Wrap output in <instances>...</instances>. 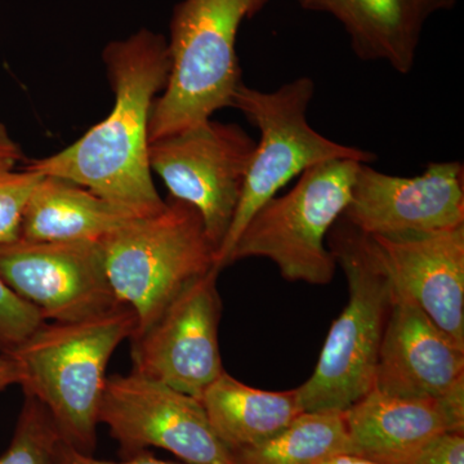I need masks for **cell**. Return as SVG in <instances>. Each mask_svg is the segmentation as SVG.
Returning <instances> with one entry per match:
<instances>
[{"label":"cell","instance_id":"cell-1","mask_svg":"<svg viewBox=\"0 0 464 464\" xmlns=\"http://www.w3.org/2000/svg\"><path fill=\"white\" fill-rule=\"evenodd\" d=\"M103 61L115 96L108 118L69 148L26 168L74 182L134 217L154 215L166 201L152 181L149 121L169 76V47L163 35L141 30L110 43Z\"/></svg>","mask_w":464,"mask_h":464},{"label":"cell","instance_id":"cell-2","mask_svg":"<svg viewBox=\"0 0 464 464\" xmlns=\"http://www.w3.org/2000/svg\"><path fill=\"white\" fill-rule=\"evenodd\" d=\"M137 317L127 304L100 315L43 323L7 353L26 396L50 413L70 447L92 456L97 444L106 368L116 347L132 338Z\"/></svg>","mask_w":464,"mask_h":464},{"label":"cell","instance_id":"cell-3","mask_svg":"<svg viewBox=\"0 0 464 464\" xmlns=\"http://www.w3.org/2000/svg\"><path fill=\"white\" fill-rule=\"evenodd\" d=\"M329 249L348 283L347 306L332 324L313 375L297 391L304 413H343L374 389L392 280L371 235L341 217Z\"/></svg>","mask_w":464,"mask_h":464},{"label":"cell","instance_id":"cell-4","mask_svg":"<svg viewBox=\"0 0 464 464\" xmlns=\"http://www.w3.org/2000/svg\"><path fill=\"white\" fill-rule=\"evenodd\" d=\"M270 0H182L170 23V72L149 121L150 143L228 108L241 82L237 36Z\"/></svg>","mask_w":464,"mask_h":464},{"label":"cell","instance_id":"cell-5","mask_svg":"<svg viewBox=\"0 0 464 464\" xmlns=\"http://www.w3.org/2000/svg\"><path fill=\"white\" fill-rule=\"evenodd\" d=\"M100 243L116 299L136 314L132 338L188 284L217 267L199 212L172 197L159 212L132 219Z\"/></svg>","mask_w":464,"mask_h":464},{"label":"cell","instance_id":"cell-6","mask_svg":"<svg viewBox=\"0 0 464 464\" xmlns=\"http://www.w3.org/2000/svg\"><path fill=\"white\" fill-rule=\"evenodd\" d=\"M315 96V82L308 76L264 92L241 83L230 108L240 110L258 128L259 141L244 183L237 213L224 243L216 253V266L226 267L232 246L244 227L280 188L311 167L338 159L373 163L377 155L332 141L308 123L307 111Z\"/></svg>","mask_w":464,"mask_h":464},{"label":"cell","instance_id":"cell-7","mask_svg":"<svg viewBox=\"0 0 464 464\" xmlns=\"http://www.w3.org/2000/svg\"><path fill=\"white\" fill-rule=\"evenodd\" d=\"M360 164L338 159L302 173L288 194L259 208L232 246L226 266L262 257L273 261L288 282L331 283L337 261L325 239L350 203Z\"/></svg>","mask_w":464,"mask_h":464},{"label":"cell","instance_id":"cell-8","mask_svg":"<svg viewBox=\"0 0 464 464\" xmlns=\"http://www.w3.org/2000/svg\"><path fill=\"white\" fill-rule=\"evenodd\" d=\"M255 149L239 125L212 119L150 143L151 170L170 197L199 212L216 253L239 206Z\"/></svg>","mask_w":464,"mask_h":464},{"label":"cell","instance_id":"cell-9","mask_svg":"<svg viewBox=\"0 0 464 464\" xmlns=\"http://www.w3.org/2000/svg\"><path fill=\"white\" fill-rule=\"evenodd\" d=\"M99 420L130 457L155 447L188 464H235L199 400L136 372L106 378Z\"/></svg>","mask_w":464,"mask_h":464},{"label":"cell","instance_id":"cell-10","mask_svg":"<svg viewBox=\"0 0 464 464\" xmlns=\"http://www.w3.org/2000/svg\"><path fill=\"white\" fill-rule=\"evenodd\" d=\"M0 277L43 319L78 322L121 306L99 241L17 239L0 246Z\"/></svg>","mask_w":464,"mask_h":464},{"label":"cell","instance_id":"cell-11","mask_svg":"<svg viewBox=\"0 0 464 464\" xmlns=\"http://www.w3.org/2000/svg\"><path fill=\"white\" fill-rule=\"evenodd\" d=\"M219 271L213 267L188 284L157 322L132 338L133 372L198 400L224 373Z\"/></svg>","mask_w":464,"mask_h":464},{"label":"cell","instance_id":"cell-12","mask_svg":"<svg viewBox=\"0 0 464 464\" xmlns=\"http://www.w3.org/2000/svg\"><path fill=\"white\" fill-rule=\"evenodd\" d=\"M366 235L424 234L464 226V168L430 163L420 176L399 177L360 164L342 215Z\"/></svg>","mask_w":464,"mask_h":464},{"label":"cell","instance_id":"cell-13","mask_svg":"<svg viewBox=\"0 0 464 464\" xmlns=\"http://www.w3.org/2000/svg\"><path fill=\"white\" fill-rule=\"evenodd\" d=\"M371 237L393 286L464 350V226L424 234Z\"/></svg>","mask_w":464,"mask_h":464},{"label":"cell","instance_id":"cell-14","mask_svg":"<svg viewBox=\"0 0 464 464\" xmlns=\"http://www.w3.org/2000/svg\"><path fill=\"white\" fill-rule=\"evenodd\" d=\"M374 389L408 399H442L464 390V350L396 288Z\"/></svg>","mask_w":464,"mask_h":464},{"label":"cell","instance_id":"cell-15","mask_svg":"<svg viewBox=\"0 0 464 464\" xmlns=\"http://www.w3.org/2000/svg\"><path fill=\"white\" fill-rule=\"evenodd\" d=\"M353 454L400 464L430 440L464 432V390L442 399H408L375 389L343 411Z\"/></svg>","mask_w":464,"mask_h":464},{"label":"cell","instance_id":"cell-16","mask_svg":"<svg viewBox=\"0 0 464 464\" xmlns=\"http://www.w3.org/2000/svg\"><path fill=\"white\" fill-rule=\"evenodd\" d=\"M307 11L337 18L360 60L383 61L399 74L413 69L427 21L457 0H298Z\"/></svg>","mask_w":464,"mask_h":464},{"label":"cell","instance_id":"cell-17","mask_svg":"<svg viewBox=\"0 0 464 464\" xmlns=\"http://www.w3.org/2000/svg\"><path fill=\"white\" fill-rule=\"evenodd\" d=\"M134 217L93 192L60 177L44 176L21 222L32 241H102Z\"/></svg>","mask_w":464,"mask_h":464},{"label":"cell","instance_id":"cell-18","mask_svg":"<svg viewBox=\"0 0 464 464\" xmlns=\"http://www.w3.org/2000/svg\"><path fill=\"white\" fill-rule=\"evenodd\" d=\"M199 401L210 426L231 453L273 438L304 413L297 391L255 389L226 372L204 391Z\"/></svg>","mask_w":464,"mask_h":464},{"label":"cell","instance_id":"cell-19","mask_svg":"<svg viewBox=\"0 0 464 464\" xmlns=\"http://www.w3.org/2000/svg\"><path fill=\"white\" fill-rule=\"evenodd\" d=\"M341 453L353 454L343 413H302L284 431L232 456L235 464H319Z\"/></svg>","mask_w":464,"mask_h":464},{"label":"cell","instance_id":"cell-20","mask_svg":"<svg viewBox=\"0 0 464 464\" xmlns=\"http://www.w3.org/2000/svg\"><path fill=\"white\" fill-rule=\"evenodd\" d=\"M70 448L47 409L26 396L14 439L0 464H67Z\"/></svg>","mask_w":464,"mask_h":464},{"label":"cell","instance_id":"cell-21","mask_svg":"<svg viewBox=\"0 0 464 464\" xmlns=\"http://www.w3.org/2000/svg\"><path fill=\"white\" fill-rule=\"evenodd\" d=\"M17 161L0 159V246L20 239L21 222L34 191L44 176L14 170Z\"/></svg>","mask_w":464,"mask_h":464},{"label":"cell","instance_id":"cell-22","mask_svg":"<svg viewBox=\"0 0 464 464\" xmlns=\"http://www.w3.org/2000/svg\"><path fill=\"white\" fill-rule=\"evenodd\" d=\"M43 323L41 313L18 297L0 277V350L16 347Z\"/></svg>","mask_w":464,"mask_h":464},{"label":"cell","instance_id":"cell-23","mask_svg":"<svg viewBox=\"0 0 464 464\" xmlns=\"http://www.w3.org/2000/svg\"><path fill=\"white\" fill-rule=\"evenodd\" d=\"M463 433H441L400 464H464Z\"/></svg>","mask_w":464,"mask_h":464},{"label":"cell","instance_id":"cell-24","mask_svg":"<svg viewBox=\"0 0 464 464\" xmlns=\"http://www.w3.org/2000/svg\"><path fill=\"white\" fill-rule=\"evenodd\" d=\"M67 464H173L169 462H164V460L157 459L151 456V454L142 453L136 454V456L130 457V459L125 462L116 463L109 462V460L96 459L92 456H85V454L79 453L74 448L69 449L67 453Z\"/></svg>","mask_w":464,"mask_h":464},{"label":"cell","instance_id":"cell-25","mask_svg":"<svg viewBox=\"0 0 464 464\" xmlns=\"http://www.w3.org/2000/svg\"><path fill=\"white\" fill-rule=\"evenodd\" d=\"M0 159L20 161L24 159V152L20 146L12 139L7 128L0 123Z\"/></svg>","mask_w":464,"mask_h":464},{"label":"cell","instance_id":"cell-26","mask_svg":"<svg viewBox=\"0 0 464 464\" xmlns=\"http://www.w3.org/2000/svg\"><path fill=\"white\" fill-rule=\"evenodd\" d=\"M20 374L14 360L7 353H0V392L12 384H18Z\"/></svg>","mask_w":464,"mask_h":464},{"label":"cell","instance_id":"cell-27","mask_svg":"<svg viewBox=\"0 0 464 464\" xmlns=\"http://www.w3.org/2000/svg\"><path fill=\"white\" fill-rule=\"evenodd\" d=\"M319 464H381L375 462V460L369 459L362 456H357V454L341 453L334 454L323 459Z\"/></svg>","mask_w":464,"mask_h":464}]
</instances>
